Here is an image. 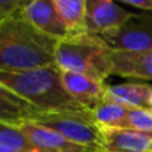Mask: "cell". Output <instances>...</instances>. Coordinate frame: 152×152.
<instances>
[{"mask_svg":"<svg viewBox=\"0 0 152 152\" xmlns=\"http://www.w3.org/2000/svg\"><path fill=\"white\" fill-rule=\"evenodd\" d=\"M58 40L36 29L21 15L0 20V71L26 72L55 66Z\"/></svg>","mask_w":152,"mask_h":152,"instance_id":"1","label":"cell"},{"mask_svg":"<svg viewBox=\"0 0 152 152\" xmlns=\"http://www.w3.org/2000/svg\"><path fill=\"white\" fill-rule=\"evenodd\" d=\"M0 86L19 95L43 112H72L92 115L81 107L66 89L58 66H50L26 72H1Z\"/></svg>","mask_w":152,"mask_h":152,"instance_id":"2","label":"cell"},{"mask_svg":"<svg viewBox=\"0 0 152 152\" xmlns=\"http://www.w3.org/2000/svg\"><path fill=\"white\" fill-rule=\"evenodd\" d=\"M111 52L112 50L100 36L86 34L59 40L55 60L61 71L76 72L105 81L112 75Z\"/></svg>","mask_w":152,"mask_h":152,"instance_id":"3","label":"cell"},{"mask_svg":"<svg viewBox=\"0 0 152 152\" xmlns=\"http://www.w3.org/2000/svg\"><path fill=\"white\" fill-rule=\"evenodd\" d=\"M21 121H29L51 128L71 140L72 143L88 150L105 151L102 131L95 123L92 115L72 112H43L23 99V104L20 105L19 111V119L15 124Z\"/></svg>","mask_w":152,"mask_h":152,"instance_id":"4","label":"cell"},{"mask_svg":"<svg viewBox=\"0 0 152 152\" xmlns=\"http://www.w3.org/2000/svg\"><path fill=\"white\" fill-rule=\"evenodd\" d=\"M112 51L152 52V16L135 13L126 24L100 35Z\"/></svg>","mask_w":152,"mask_h":152,"instance_id":"5","label":"cell"},{"mask_svg":"<svg viewBox=\"0 0 152 152\" xmlns=\"http://www.w3.org/2000/svg\"><path fill=\"white\" fill-rule=\"evenodd\" d=\"M135 13L121 8L112 0H87L88 34L100 36L104 32L126 24Z\"/></svg>","mask_w":152,"mask_h":152,"instance_id":"6","label":"cell"},{"mask_svg":"<svg viewBox=\"0 0 152 152\" xmlns=\"http://www.w3.org/2000/svg\"><path fill=\"white\" fill-rule=\"evenodd\" d=\"M23 16L36 29L58 42L69 37L53 0H31L24 7Z\"/></svg>","mask_w":152,"mask_h":152,"instance_id":"7","label":"cell"},{"mask_svg":"<svg viewBox=\"0 0 152 152\" xmlns=\"http://www.w3.org/2000/svg\"><path fill=\"white\" fill-rule=\"evenodd\" d=\"M61 77L69 95L86 110L92 111L97 104L107 99L108 86L105 81L68 71H61Z\"/></svg>","mask_w":152,"mask_h":152,"instance_id":"8","label":"cell"},{"mask_svg":"<svg viewBox=\"0 0 152 152\" xmlns=\"http://www.w3.org/2000/svg\"><path fill=\"white\" fill-rule=\"evenodd\" d=\"M12 126V124H11ZM19 129L24 132L35 145L43 152H87L88 148L72 143L59 132L51 128L37 124L29 123V121H21V123L13 124Z\"/></svg>","mask_w":152,"mask_h":152,"instance_id":"9","label":"cell"},{"mask_svg":"<svg viewBox=\"0 0 152 152\" xmlns=\"http://www.w3.org/2000/svg\"><path fill=\"white\" fill-rule=\"evenodd\" d=\"M105 152H150L152 136L128 128H100Z\"/></svg>","mask_w":152,"mask_h":152,"instance_id":"10","label":"cell"},{"mask_svg":"<svg viewBox=\"0 0 152 152\" xmlns=\"http://www.w3.org/2000/svg\"><path fill=\"white\" fill-rule=\"evenodd\" d=\"M112 75L152 80V52H111Z\"/></svg>","mask_w":152,"mask_h":152,"instance_id":"11","label":"cell"},{"mask_svg":"<svg viewBox=\"0 0 152 152\" xmlns=\"http://www.w3.org/2000/svg\"><path fill=\"white\" fill-rule=\"evenodd\" d=\"M107 97L128 108L150 110L152 87L145 83H123L108 86Z\"/></svg>","mask_w":152,"mask_h":152,"instance_id":"12","label":"cell"},{"mask_svg":"<svg viewBox=\"0 0 152 152\" xmlns=\"http://www.w3.org/2000/svg\"><path fill=\"white\" fill-rule=\"evenodd\" d=\"M69 36L88 34L87 27V0H53Z\"/></svg>","mask_w":152,"mask_h":152,"instance_id":"13","label":"cell"},{"mask_svg":"<svg viewBox=\"0 0 152 152\" xmlns=\"http://www.w3.org/2000/svg\"><path fill=\"white\" fill-rule=\"evenodd\" d=\"M129 110L131 108L107 97L97 104L91 113L99 128H127V116Z\"/></svg>","mask_w":152,"mask_h":152,"instance_id":"14","label":"cell"},{"mask_svg":"<svg viewBox=\"0 0 152 152\" xmlns=\"http://www.w3.org/2000/svg\"><path fill=\"white\" fill-rule=\"evenodd\" d=\"M0 148L16 152H43L18 127L0 123Z\"/></svg>","mask_w":152,"mask_h":152,"instance_id":"15","label":"cell"},{"mask_svg":"<svg viewBox=\"0 0 152 152\" xmlns=\"http://www.w3.org/2000/svg\"><path fill=\"white\" fill-rule=\"evenodd\" d=\"M127 128L152 136V112L143 108H131L127 116Z\"/></svg>","mask_w":152,"mask_h":152,"instance_id":"16","label":"cell"},{"mask_svg":"<svg viewBox=\"0 0 152 152\" xmlns=\"http://www.w3.org/2000/svg\"><path fill=\"white\" fill-rule=\"evenodd\" d=\"M28 1L26 0H1L0 1V20L21 15Z\"/></svg>","mask_w":152,"mask_h":152,"instance_id":"17","label":"cell"},{"mask_svg":"<svg viewBox=\"0 0 152 152\" xmlns=\"http://www.w3.org/2000/svg\"><path fill=\"white\" fill-rule=\"evenodd\" d=\"M123 3L136 10L152 12V0H123Z\"/></svg>","mask_w":152,"mask_h":152,"instance_id":"18","label":"cell"},{"mask_svg":"<svg viewBox=\"0 0 152 152\" xmlns=\"http://www.w3.org/2000/svg\"><path fill=\"white\" fill-rule=\"evenodd\" d=\"M0 152H16V151H11V150H5V148H0Z\"/></svg>","mask_w":152,"mask_h":152,"instance_id":"19","label":"cell"},{"mask_svg":"<svg viewBox=\"0 0 152 152\" xmlns=\"http://www.w3.org/2000/svg\"><path fill=\"white\" fill-rule=\"evenodd\" d=\"M87 152H105V151H100V150H88Z\"/></svg>","mask_w":152,"mask_h":152,"instance_id":"20","label":"cell"},{"mask_svg":"<svg viewBox=\"0 0 152 152\" xmlns=\"http://www.w3.org/2000/svg\"><path fill=\"white\" fill-rule=\"evenodd\" d=\"M150 111L152 112V97H151V104H150Z\"/></svg>","mask_w":152,"mask_h":152,"instance_id":"21","label":"cell"},{"mask_svg":"<svg viewBox=\"0 0 152 152\" xmlns=\"http://www.w3.org/2000/svg\"><path fill=\"white\" fill-rule=\"evenodd\" d=\"M150 152H152V151H150Z\"/></svg>","mask_w":152,"mask_h":152,"instance_id":"22","label":"cell"}]
</instances>
